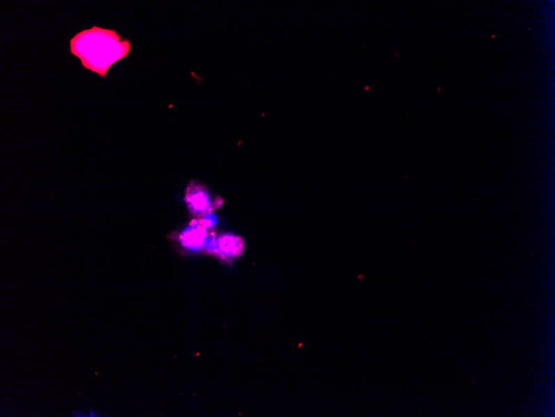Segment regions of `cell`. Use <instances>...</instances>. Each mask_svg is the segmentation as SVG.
Returning <instances> with one entry per match:
<instances>
[{"instance_id":"3957f363","label":"cell","mask_w":555,"mask_h":417,"mask_svg":"<svg viewBox=\"0 0 555 417\" xmlns=\"http://www.w3.org/2000/svg\"><path fill=\"white\" fill-rule=\"evenodd\" d=\"M207 236L208 230L203 228L198 220H194L190 223L189 227L183 230L179 236V241L186 249L192 252H199L204 249Z\"/></svg>"},{"instance_id":"8992f818","label":"cell","mask_w":555,"mask_h":417,"mask_svg":"<svg viewBox=\"0 0 555 417\" xmlns=\"http://www.w3.org/2000/svg\"><path fill=\"white\" fill-rule=\"evenodd\" d=\"M217 246V237L215 236V234L208 233L206 244H204V249H206L208 253L216 255Z\"/></svg>"},{"instance_id":"277c9868","label":"cell","mask_w":555,"mask_h":417,"mask_svg":"<svg viewBox=\"0 0 555 417\" xmlns=\"http://www.w3.org/2000/svg\"><path fill=\"white\" fill-rule=\"evenodd\" d=\"M217 244L216 255L225 260L240 257L245 249L244 240L233 234H224L217 237Z\"/></svg>"},{"instance_id":"7a4b0ae2","label":"cell","mask_w":555,"mask_h":417,"mask_svg":"<svg viewBox=\"0 0 555 417\" xmlns=\"http://www.w3.org/2000/svg\"><path fill=\"white\" fill-rule=\"evenodd\" d=\"M186 200L192 214L199 218L213 210L210 194L202 185L192 182L187 188Z\"/></svg>"},{"instance_id":"5b68a950","label":"cell","mask_w":555,"mask_h":417,"mask_svg":"<svg viewBox=\"0 0 555 417\" xmlns=\"http://www.w3.org/2000/svg\"><path fill=\"white\" fill-rule=\"evenodd\" d=\"M198 223L207 230L214 228L218 223V218L215 214H207L198 219Z\"/></svg>"},{"instance_id":"6da1fadb","label":"cell","mask_w":555,"mask_h":417,"mask_svg":"<svg viewBox=\"0 0 555 417\" xmlns=\"http://www.w3.org/2000/svg\"><path fill=\"white\" fill-rule=\"evenodd\" d=\"M70 49L84 68L106 78L110 68L130 53L131 42L113 31L93 27L72 38Z\"/></svg>"}]
</instances>
